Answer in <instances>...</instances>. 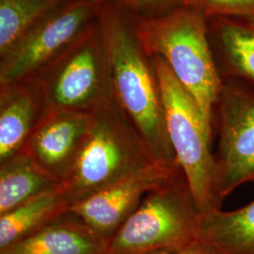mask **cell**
<instances>
[{
	"label": "cell",
	"instance_id": "cell-1",
	"mask_svg": "<svg viewBox=\"0 0 254 254\" xmlns=\"http://www.w3.org/2000/svg\"><path fill=\"white\" fill-rule=\"evenodd\" d=\"M98 24L107 56L111 96L154 160L179 166L168 135L152 58L137 38L133 19L111 5L102 4Z\"/></svg>",
	"mask_w": 254,
	"mask_h": 254
},
{
	"label": "cell",
	"instance_id": "cell-2",
	"mask_svg": "<svg viewBox=\"0 0 254 254\" xmlns=\"http://www.w3.org/2000/svg\"><path fill=\"white\" fill-rule=\"evenodd\" d=\"M137 38L149 56H159L197 102L209 130L223 83L208 35V17L188 5L161 17L133 20Z\"/></svg>",
	"mask_w": 254,
	"mask_h": 254
},
{
	"label": "cell",
	"instance_id": "cell-3",
	"mask_svg": "<svg viewBox=\"0 0 254 254\" xmlns=\"http://www.w3.org/2000/svg\"><path fill=\"white\" fill-rule=\"evenodd\" d=\"M157 162L112 96L91 112L73 167L61 186L69 204Z\"/></svg>",
	"mask_w": 254,
	"mask_h": 254
},
{
	"label": "cell",
	"instance_id": "cell-4",
	"mask_svg": "<svg viewBox=\"0 0 254 254\" xmlns=\"http://www.w3.org/2000/svg\"><path fill=\"white\" fill-rule=\"evenodd\" d=\"M163 104L166 127L177 163L185 174L200 213L220 209L215 193L212 132L194 97L159 56H151Z\"/></svg>",
	"mask_w": 254,
	"mask_h": 254
},
{
	"label": "cell",
	"instance_id": "cell-5",
	"mask_svg": "<svg viewBox=\"0 0 254 254\" xmlns=\"http://www.w3.org/2000/svg\"><path fill=\"white\" fill-rule=\"evenodd\" d=\"M201 213L186 178L144 197L109 241L108 254H150L199 239Z\"/></svg>",
	"mask_w": 254,
	"mask_h": 254
},
{
	"label": "cell",
	"instance_id": "cell-6",
	"mask_svg": "<svg viewBox=\"0 0 254 254\" xmlns=\"http://www.w3.org/2000/svg\"><path fill=\"white\" fill-rule=\"evenodd\" d=\"M35 78L51 110L91 113L109 99V67L98 20Z\"/></svg>",
	"mask_w": 254,
	"mask_h": 254
},
{
	"label": "cell",
	"instance_id": "cell-7",
	"mask_svg": "<svg viewBox=\"0 0 254 254\" xmlns=\"http://www.w3.org/2000/svg\"><path fill=\"white\" fill-rule=\"evenodd\" d=\"M100 0H67L0 56V85L35 77L97 20Z\"/></svg>",
	"mask_w": 254,
	"mask_h": 254
},
{
	"label": "cell",
	"instance_id": "cell-8",
	"mask_svg": "<svg viewBox=\"0 0 254 254\" xmlns=\"http://www.w3.org/2000/svg\"><path fill=\"white\" fill-rule=\"evenodd\" d=\"M218 128L215 193L220 203L237 188L254 182V94L223 84L214 109Z\"/></svg>",
	"mask_w": 254,
	"mask_h": 254
},
{
	"label": "cell",
	"instance_id": "cell-9",
	"mask_svg": "<svg viewBox=\"0 0 254 254\" xmlns=\"http://www.w3.org/2000/svg\"><path fill=\"white\" fill-rule=\"evenodd\" d=\"M182 178L180 166L154 162L113 183L68 210L109 241L151 191Z\"/></svg>",
	"mask_w": 254,
	"mask_h": 254
},
{
	"label": "cell",
	"instance_id": "cell-10",
	"mask_svg": "<svg viewBox=\"0 0 254 254\" xmlns=\"http://www.w3.org/2000/svg\"><path fill=\"white\" fill-rule=\"evenodd\" d=\"M91 113L51 110L28 139L23 152L62 184L70 173L90 125Z\"/></svg>",
	"mask_w": 254,
	"mask_h": 254
},
{
	"label": "cell",
	"instance_id": "cell-11",
	"mask_svg": "<svg viewBox=\"0 0 254 254\" xmlns=\"http://www.w3.org/2000/svg\"><path fill=\"white\" fill-rule=\"evenodd\" d=\"M50 111L35 77L0 85V162L24 150Z\"/></svg>",
	"mask_w": 254,
	"mask_h": 254
},
{
	"label": "cell",
	"instance_id": "cell-12",
	"mask_svg": "<svg viewBox=\"0 0 254 254\" xmlns=\"http://www.w3.org/2000/svg\"><path fill=\"white\" fill-rule=\"evenodd\" d=\"M208 35L222 83L254 94V23L208 17Z\"/></svg>",
	"mask_w": 254,
	"mask_h": 254
},
{
	"label": "cell",
	"instance_id": "cell-13",
	"mask_svg": "<svg viewBox=\"0 0 254 254\" xmlns=\"http://www.w3.org/2000/svg\"><path fill=\"white\" fill-rule=\"evenodd\" d=\"M109 241L69 210L36 233L0 250V254H108Z\"/></svg>",
	"mask_w": 254,
	"mask_h": 254
},
{
	"label": "cell",
	"instance_id": "cell-14",
	"mask_svg": "<svg viewBox=\"0 0 254 254\" xmlns=\"http://www.w3.org/2000/svg\"><path fill=\"white\" fill-rule=\"evenodd\" d=\"M70 204L59 185L0 216V250L36 233L65 214Z\"/></svg>",
	"mask_w": 254,
	"mask_h": 254
},
{
	"label": "cell",
	"instance_id": "cell-15",
	"mask_svg": "<svg viewBox=\"0 0 254 254\" xmlns=\"http://www.w3.org/2000/svg\"><path fill=\"white\" fill-rule=\"evenodd\" d=\"M199 238L221 254H254V200L237 210L201 214Z\"/></svg>",
	"mask_w": 254,
	"mask_h": 254
},
{
	"label": "cell",
	"instance_id": "cell-16",
	"mask_svg": "<svg viewBox=\"0 0 254 254\" xmlns=\"http://www.w3.org/2000/svg\"><path fill=\"white\" fill-rule=\"evenodd\" d=\"M59 185L25 152L11 155L0 162V216Z\"/></svg>",
	"mask_w": 254,
	"mask_h": 254
},
{
	"label": "cell",
	"instance_id": "cell-17",
	"mask_svg": "<svg viewBox=\"0 0 254 254\" xmlns=\"http://www.w3.org/2000/svg\"><path fill=\"white\" fill-rule=\"evenodd\" d=\"M67 0H0V56L20 37Z\"/></svg>",
	"mask_w": 254,
	"mask_h": 254
},
{
	"label": "cell",
	"instance_id": "cell-18",
	"mask_svg": "<svg viewBox=\"0 0 254 254\" xmlns=\"http://www.w3.org/2000/svg\"><path fill=\"white\" fill-rule=\"evenodd\" d=\"M133 20L158 18L190 4V0H100Z\"/></svg>",
	"mask_w": 254,
	"mask_h": 254
},
{
	"label": "cell",
	"instance_id": "cell-19",
	"mask_svg": "<svg viewBox=\"0 0 254 254\" xmlns=\"http://www.w3.org/2000/svg\"><path fill=\"white\" fill-rule=\"evenodd\" d=\"M191 6L207 17L244 20L254 23V0H190Z\"/></svg>",
	"mask_w": 254,
	"mask_h": 254
},
{
	"label": "cell",
	"instance_id": "cell-20",
	"mask_svg": "<svg viewBox=\"0 0 254 254\" xmlns=\"http://www.w3.org/2000/svg\"><path fill=\"white\" fill-rule=\"evenodd\" d=\"M150 254H221L213 246L200 240V238L187 245L165 249Z\"/></svg>",
	"mask_w": 254,
	"mask_h": 254
}]
</instances>
